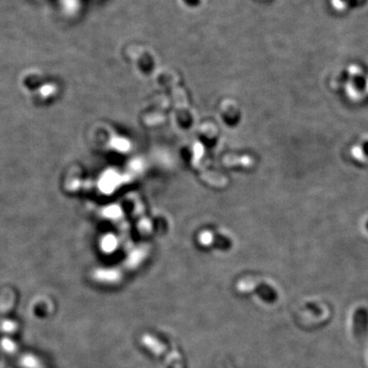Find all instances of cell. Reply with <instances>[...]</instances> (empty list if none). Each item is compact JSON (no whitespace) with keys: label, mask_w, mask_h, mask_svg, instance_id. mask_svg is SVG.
Instances as JSON below:
<instances>
[{"label":"cell","mask_w":368,"mask_h":368,"mask_svg":"<svg viewBox=\"0 0 368 368\" xmlns=\"http://www.w3.org/2000/svg\"><path fill=\"white\" fill-rule=\"evenodd\" d=\"M352 332L356 340H364L368 335V309L364 306L358 307L353 314Z\"/></svg>","instance_id":"cell-1"},{"label":"cell","mask_w":368,"mask_h":368,"mask_svg":"<svg viewBox=\"0 0 368 368\" xmlns=\"http://www.w3.org/2000/svg\"><path fill=\"white\" fill-rule=\"evenodd\" d=\"M347 6L351 8H359L367 4L368 0H341Z\"/></svg>","instance_id":"cell-2"},{"label":"cell","mask_w":368,"mask_h":368,"mask_svg":"<svg viewBox=\"0 0 368 368\" xmlns=\"http://www.w3.org/2000/svg\"><path fill=\"white\" fill-rule=\"evenodd\" d=\"M188 6H197L200 4L201 0H183Z\"/></svg>","instance_id":"cell-3"},{"label":"cell","mask_w":368,"mask_h":368,"mask_svg":"<svg viewBox=\"0 0 368 368\" xmlns=\"http://www.w3.org/2000/svg\"><path fill=\"white\" fill-rule=\"evenodd\" d=\"M366 228H367V230H368V221H367V223H366Z\"/></svg>","instance_id":"cell-4"}]
</instances>
